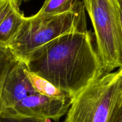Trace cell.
<instances>
[{
    "mask_svg": "<svg viewBox=\"0 0 122 122\" xmlns=\"http://www.w3.org/2000/svg\"><path fill=\"white\" fill-rule=\"evenodd\" d=\"M119 5V9H120V21H121V25L122 29V0H118Z\"/></svg>",
    "mask_w": 122,
    "mask_h": 122,
    "instance_id": "cell-15",
    "label": "cell"
},
{
    "mask_svg": "<svg viewBox=\"0 0 122 122\" xmlns=\"http://www.w3.org/2000/svg\"><path fill=\"white\" fill-rule=\"evenodd\" d=\"M29 1L30 0H16V2H17V4L19 7H20L21 4L22 2H29Z\"/></svg>",
    "mask_w": 122,
    "mask_h": 122,
    "instance_id": "cell-16",
    "label": "cell"
},
{
    "mask_svg": "<svg viewBox=\"0 0 122 122\" xmlns=\"http://www.w3.org/2000/svg\"></svg>",
    "mask_w": 122,
    "mask_h": 122,
    "instance_id": "cell-17",
    "label": "cell"
},
{
    "mask_svg": "<svg viewBox=\"0 0 122 122\" xmlns=\"http://www.w3.org/2000/svg\"><path fill=\"white\" fill-rule=\"evenodd\" d=\"M25 16L15 4L0 23V45L7 46L20 28Z\"/></svg>",
    "mask_w": 122,
    "mask_h": 122,
    "instance_id": "cell-7",
    "label": "cell"
},
{
    "mask_svg": "<svg viewBox=\"0 0 122 122\" xmlns=\"http://www.w3.org/2000/svg\"><path fill=\"white\" fill-rule=\"evenodd\" d=\"M71 104L70 98H58L35 94L23 100L9 110L45 121L52 120L58 122L67 113Z\"/></svg>",
    "mask_w": 122,
    "mask_h": 122,
    "instance_id": "cell-5",
    "label": "cell"
},
{
    "mask_svg": "<svg viewBox=\"0 0 122 122\" xmlns=\"http://www.w3.org/2000/svg\"><path fill=\"white\" fill-rule=\"evenodd\" d=\"M25 73L30 81L32 86L38 94L58 98H70L64 92L56 88L47 80L27 70V67L25 70Z\"/></svg>",
    "mask_w": 122,
    "mask_h": 122,
    "instance_id": "cell-8",
    "label": "cell"
},
{
    "mask_svg": "<svg viewBox=\"0 0 122 122\" xmlns=\"http://www.w3.org/2000/svg\"><path fill=\"white\" fill-rule=\"evenodd\" d=\"M0 122H46V121L34 117L20 115L9 110H6L3 111L0 115Z\"/></svg>",
    "mask_w": 122,
    "mask_h": 122,
    "instance_id": "cell-11",
    "label": "cell"
},
{
    "mask_svg": "<svg viewBox=\"0 0 122 122\" xmlns=\"http://www.w3.org/2000/svg\"><path fill=\"white\" fill-rule=\"evenodd\" d=\"M117 102L119 103V104L122 105V75L120 79V89H119V95L117 98Z\"/></svg>",
    "mask_w": 122,
    "mask_h": 122,
    "instance_id": "cell-14",
    "label": "cell"
},
{
    "mask_svg": "<svg viewBox=\"0 0 122 122\" xmlns=\"http://www.w3.org/2000/svg\"><path fill=\"white\" fill-rule=\"evenodd\" d=\"M108 122H122V105L116 102Z\"/></svg>",
    "mask_w": 122,
    "mask_h": 122,
    "instance_id": "cell-13",
    "label": "cell"
},
{
    "mask_svg": "<svg viewBox=\"0 0 122 122\" xmlns=\"http://www.w3.org/2000/svg\"><path fill=\"white\" fill-rule=\"evenodd\" d=\"M15 4L16 0H0V23Z\"/></svg>",
    "mask_w": 122,
    "mask_h": 122,
    "instance_id": "cell-12",
    "label": "cell"
},
{
    "mask_svg": "<svg viewBox=\"0 0 122 122\" xmlns=\"http://www.w3.org/2000/svg\"><path fill=\"white\" fill-rule=\"evenodd\" d=\"M26 66L18 60L7 74L1 94L2 112L13 108L27 97L38 94L25 73Z\"/></svg>",
    "mask_w": 122,
    "mask_h": 122,
    "instance_id": "cell-6",
    "label": "cell"
},
{
    "mask_svg": "<svg viewBox=\"0 0 122 122\" xmlns=\"http://www.w3.org/2000/svg\"><path fill=\"white\" fill-rule=\"evenodd\" d=\"M17 61L7 46L0 45V115L2 113L1 94L4 83L7 74Z\"/></svg>",
    "mask_w": 122,
    "mask_h": 122,
    "instance_id": "cell-10",
    "label": "cell"
},
{
    "mask_svg": "<svg viewBox=\"0 0 122 122\" xmlns=\"http://www.w3.org/2000/svg\"><path fill=\"white\" fill-rule=\"evenodd\" d=\"M80 0H45L36 17L57 15L71 10Z\"/></svg>",
    "mask_w": 122,
    "mask_h": 122,
    "instance_id": "cell-9",
    "label": "cell"
},
{
    "mask_svg": "<svg viewBox=\"0 0 122 122\" xmlns=\"http://www.w3.org/2000/svg\"><path fill=\"white\" fill-rule=\"evenodd\" d=\"M93 38L91 30L66 33L35 50L24 63L72 99L104 74Z\"/></svg>",
    "mask_w": 122,
    "mask_h": 122,
    "instance_id": "cell-1",
    "label": "cell"
},
{
    "mask_svg": "<svg viewBox=\"0 0 122 122\" xmlns=\"http://www.w3.org/2000/svg\"><path fill=\"white\" fill-rule=\"evenodd\" d=\"M86 10L80 0L69 11L45 17H25L21 26L7 44L17 60L25 62L38 48L66 33L86 32Z\"/></svg>",
    "mask_w": 122,
    "mask_h": 122,
    "instance_id": "cell-2",
    "label": "cell"
},
{
    "mask_svg": "<svg viewBox=\"0 0 122 122\" xmlns=\"http://www.w3.org/2000/svg\"><path fill=\"white\" fill-rule=\"evenodd\" d=\"M94 29L104 73L122 67V29L118 0H82Z\"/></svg>",
    "mask_w": 122,
    "mask_h": 122,
    "instance_id": "cell-3",
    "label": "cell"
},
{
    "mask_svg": "<svg viewBox=\"0 0 122 122\" xmlns=\"http://www.w3.org/2000/svg\"><path fill=\"white\" fill-rule=\"evenodd\" d=\"M122 67L104 73L71 99L65 122H108L119 95Z\"/></svg>",
    "mask_w": 122,
    "mask_h": 122,
    "instance_id": "cell-4",
    "label": "cell"
}]
</instances>
